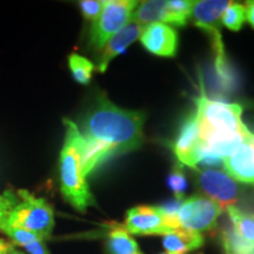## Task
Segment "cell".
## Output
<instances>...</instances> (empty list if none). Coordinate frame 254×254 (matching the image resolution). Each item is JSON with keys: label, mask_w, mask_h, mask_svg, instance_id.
Returning <instances> with one entry per match:
<instances>
[{"label": "cell", "mask_w": 254, "mask_h": 254, "mask_svg": "<svg viewBox=\"0 0 254 254\" xmlns=\"http://www.w3.org/2000/svg\"><path fill=\"white\" fill-rule=\"evenodd\" d=\"M18 201L1 222L31 232L44 241L52 237L55 211L45 199L38 198L26 190H17Z\"/></svg>", "instance_id": "4"}, {"label": "cell", "mask_w": 254, "mask_h": 254, "mask_svg": "<svg viewBox=\"0 0 254 254\" xmlns=\"http://www.w3.org/2000/svg\"><path fill=\"white\" fill-rule=\"evenodd\" d=\"M145 117L139 111L120 109L105 93L98 94L81 125V168L85 178L111 158L139 148L144 141Z\"/></svg>", "instance_id": "1"}, {"label": "cell", "mask_w": 254, "mask_h": 254, "mask_svg": "<svg viewBox=\"0 0 254 254\" xmlns=\"http://www.w3.org/2000/svg\"><path fill=\"white\" fill-rule=\"evenodd\" d=\"M163 254H168V253H163ZM200 254H201V253H200Z\"/></svg>", "instance_id": "29"}, {"label": "cell", "mask_w": 254, "mask_h": 254, "mask_svg": "<svg viewBox=\"0 0 254 254\" xmlns=\"http://www.w3.org/2000/svg\"><path fill=\"white\" fill-rule=\"evenodd\" d=\"M251 144H252V146H253V148H254V134L252 135V138H251Z\"/></svg>", "instance_id": "28"}, {"label": "cell", "mask_w": 254, "mask_h": 254, "mask_svg": "<svg viewBox=\"0 0 254 254\" xmlns=\"http://www.w3.org/2000/svg\"><path fill=\"white\" fill-rule=\"evenodd\" d=\"M226 211L234 232L247 244L254 246V213H246L237 206H231Z\"/></svg>", "instance_id": "18"}, {"label": "cell", "mask_w": 254, "mask_h": 254, "mask_svg": "<svg viewBox=\"0 0 254 254\" xmlns=\"http://www.w3.org/2000/svg\"><path fill=\"white\" fill-rule=\"evenodd\" d=\"M224 208L208 196L196 194L183 200L176 215L177 228L204 233L217 227L219 215Z\"/></svg>", "instance_id": "6"}, {"label": "cell", "mask_w": 254, "mask_h": 254, "mask_svg": "<svg viewBox=\"0 0 254 254\" xmlns=\"http://www.w3.org/2000/svg\"><path fill=\"white\" fill-rule=\"evenodd\" d=\"M199 140L204 147L220 158H226L239 146L252 138L243 122L239 104L209 99L201 82V94L195 99Z\"/></svg>", "instance_id": "2"}, {"label": "cell", "mask_w": 254, "mask_h": 254, "mask_svg": "<svg viewBox=\"0 0 254 254\" xmlns=\"http://www.w3.org/2000/svg\"><path fill=\"white\" fill-rule=\"evenodd\" d=\"M124 230L135 236H166L176 228L159 206H136L127 211Z\"/></svg>", "instance_id": "8"}, {"label": "cell", "mask_w": 254, "mask_h": 254, "mask_svg": "<svg viewBox=\"0 0 254 254\" xmlns=\"http://www.w3.org/2000/svg\"><path fill=\"white\" fill-rule=\"evenodd\" d=\"M132 21H135L141 26L150 24H171L176 26H184L180 19L173 13L172 9L168 7L167 1L161 0H151V1L140 2L133 11Z\"/></svg>", "instance_id": "14"}, {"label": "cell", "mask_w": 254, "mask_h": 254, "mask_svg": "<svg viewBox=\"0 0 254 254\" xmlns=\"http://www.w3.org/2000/svg\"><path fill=\"white\" fill-rule=\"evenodd\" d=\"M9 245V243L4 240L0 239V254H6V251H7V247Z\"/></svg>", "instance_id": "27"}, {"label": "cell", "mask_w": 254, "mask_h": 254, "mask_svg": "<svg viewBox=\"0 0 254 254\" xmlns=\"http://www.w3.org/2000/svg\"><path fill=\"white\" fill-rule=\"evenodd\" d=\"M144 27L135 21H129L125 27L122 28L118 33H116L111 39L107 41L103 51L100 52L99 63H98L97 68L99 72L104 73L109 67L110 63L116 58L117 56L122 55L127 47L140 37Z\"/></svg>", "instance_id": "13"}, {"label": "cell", "mask_w": 254, "mask_h": 254, "mask_svg": "<svg viewBox=\"0 0 254 254\" xmlns=\"http://www.w3.org/2000/svg\"><path fill=\"white\" fill-rule=\"evenodd\" d=\"M79 7L81 9L84 18L93 24L101 14V11L104 8V1L101 0H82L79 2Z\"/></svg>", "instance_id": "23"}, {"label": "cell", "mask_w": 254, "mask_h": 254, "mask_svg": "<svg viewBox=\"0 0 254 254\" xmlns=\"http://www.w3.org/2000/svg\"><path fill=\"white\" fill-rule=\"evenodd\" d=\"M168 187L172 190L177 199H183L184 194H185L187 190V180L185 174H184L182 167L174 166L173 171L168 176L167 179Z\"/></svg>", "instance_id": "22"}, {"label": "cell", "mask_w": 254, "mask_h": 254, "mask_svg": "<svg viewBox=\"0 0 254 254\" xmlns=\"http://www.w3.org/2000/svg\"><path fill=\"white\" fill-rule=\"evenodd\" d=\"M204 245L202 234L186 230L173 231L164 236L163 246L168 254H185L190 251L198 250Z\"/></svg>", "instance_id": "15"}, {"label": "cell", "mask_w": 254, "mask_h": 254, "mask_svg": "<svg viewBox=\"0 0 254 254\" xmlns=\"http://www.w3.org/2000/svg\"><path fill=\"white\" fill-rule=\"evenodd\" d=\"M140 43L148 52L159 57H174L177 55L179 37L172 26L166 24H150L144 27Z\"/></svg>", "instance_id": "10"}, {"label": "cell", "mask_w": 254, "mask_h": 254, "mask_svg": "<svg viewBox=\"0 0 254 254\" xmlns=\"http://www.w3.org/2000/svg\"><path fill=\"white\" fill-rule=\"evenodd\" d=\"M199 127L195 112L184 120L180 132L173 142V152L183 165L196 170V151L199 147Z\"/></svg>", "instance_id": "11"}, {"label": "cell", "mask_w": 254, "mask_h": 254, "mask_svg": "<svg viewBox=\"0 0 254 254\" xmlns=\"http://www.w3.org/2000/svg\"><path fill=\"white\" fill-rule=\"evenodd\" d=\"M198 182L206 196L221 205L224 209L236 206L239 190L236 182L227 173L213 168H206L199 172Z\"/></svg>", "instance_id": "9"}, {"label": "cell", "mask_w": 254, "mask_h": 254, "mask_svg": "<svg viewBox=\"0 0 254 254\" xmlns=\"http://www.w3.org/2000/svg\"><path fill=\"white\" fill-rule=\"evenodd\" d=\"M68 66L75 81L82 85H87L91 81L92 73L97 67L91 60L79 56L77 53H72L68 57Z\"/></svg>", "instance_id": "20"}, {"label": "cell", "mask_w": 254, "mask_h": 254, "mask_svg": "<svg viewBox=\"0 0 254 254\" xmlns=\"http://www.w3.org/2000/svg\"><path fill=\"white\" fill-rule=\"evenodd\" d=\"M230 5L231 1L227 0H201L194 2L190 14L195 26L204 30L211 37L215 60L226 59L220 32V18L222 12Z\"/></svg>", "instance_id": "7"}, {"label": "cell", "mask_w": 254, "mask_h": 254, "mask_svg": "<svg viewBox=\"0 0 254 254\" xmlns=\"http://www.w3.org/2000/svg\"><path fill=\"white\" fill-rule=\"evenodd\" d=\"M139 2L133 0H106L99 18L92 24L90 44L97 52H101L114 34L131 21L133 11Z\"/></svg>", "instance_id": "5"}, {"label": "cell", "mask_w": 254, "mask_h": 254, "mask_svg": "<svg viewBox=\"0 0 254 254\" xmlns=\"http://www.w3.org/2000/svg\"><path fill=\"white\" fill-rule=\"evenodd\" d=\"M17 201V193L12 192L11 190H5L4 193L0 194V221L7 217V214L11 212V209L14 207Z\"/></svg>", "instance_id": "24"}, {"label": "cell", "mask_w": 254, "mask_h": 254, "mask_svg": "<svg viewBox=\"0 0 254 254\" xmlns=\"http://www.w3.org/2000/svg\"><path fill=\"white\" fill-rule=\"evenodd\" d=\"M66 127L59 158L60 190L64 199L77 211L85 213L88 207L95 206L86 178L81 168V135L78 125L69 119H64Z\"/></svg>", "instance_id": "3"}, {"label": "cell", "mask_w": 254, "mask_h": 254, "mask_svg": "<svg viewBox=\"0 0 254 254\" xmlns=\"http://www.w3.org/2000/svg\"><path fill=\"white\" fill-rule=\"evenodd\" d=\"M221 244L226 254H254V246L241 239L232 226L221 231Z\"/></svg>", "instance_id": "19"}, {"label": "cell", "mask_w": 254, "mask_h": 254, "mask_svg": "<svg viewBox=\"0 0 254 254\" xmlns=\"http://www.w3.org/2000/svg\"><path fill=\"white\" fill-rule=\"evenodd\" d=\"M6 254H25V253L21 252L19 249H17L13 244H9L7 247V251H6Z\"/></svg>", "instance_id": "26"}, {"label": "cell", "mask_w": 254, "mask_h": 254, "mask_svg": "<svg viewBox=\"0 0 254 254\" xmlns=\"http://www.w3.org/2000/svg\"><path fill=\"white\" fill-rule=\"evenodd\" d=\"M221 24L231 31H239L246 21V7L239 2H231V5L222 12Z\"/></svg>", "instance_id": "21"}, {"label": "cell", "mask_w": 254, "mask_h": 254, "mask_svg": "<svg viewBox=\"0 0 254 254\" xmlns=\"http://www.w3.org/2000/svg\"><path fill=\"white\" fill-rule=\"evenodd\" d=\"M250 140L222 160V167L234 182L254 184V148Z\"/></svg>", "instance_id": "12"}, {"label": "cell", "mask_w": 254, "mask_h": 254, "mask_svg": "<svg viewBox=\"0 0 254 254\" xmlns=\"http://www.w3.org/2000/svg\"><path fill=\"white\" fill-rule=\"evenodd\" d=\"M106 250L109 254H142L136 241L119 226L113 227L107 234Z\"/></svg>", "instance_id": "17"}, {"label": "cell", "mask_w": 254, "mask_h": 254, "mask_svg": "<svg viewBox=\"0 0 254 254\" xmlns=\"http://www.w3.org/2000/svg\"><path fill=\"white\" fill-rule=\"evenodd\" d=\"M0 231L5 233L9 239H12L15 245L23 247L28 254H51L45 241L31 232L12 227L1 221H0Z\"/></svg>", "instance_id": "16"}, {"label": "cell", "mask_w": 254, "mask_h": 254, "mask_svg": "<svg viewBox=\"0 0 254 254\" xmlns=\"http://www.w3.org/2000/svg\"><path fill=\"white\" fill-rule=\"evenodd\" d=\"M246 20L254 28V1H247L246 5Z\"/></svg>", "instance_id": "25"}]
</instances>
